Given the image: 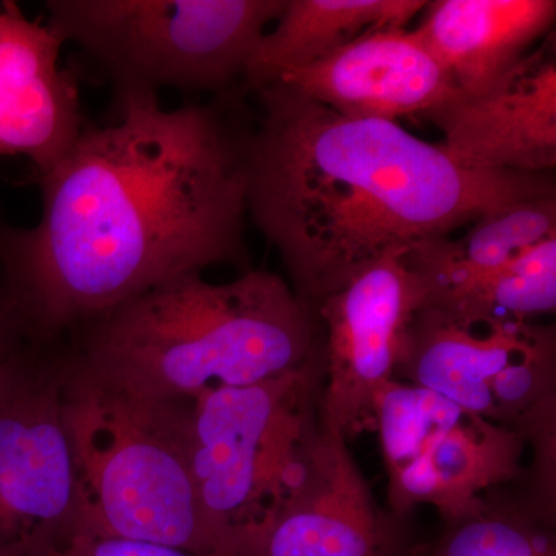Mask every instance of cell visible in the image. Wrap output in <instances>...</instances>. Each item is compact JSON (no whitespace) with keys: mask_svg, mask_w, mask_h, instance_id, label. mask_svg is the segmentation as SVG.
I'll return each mask as SVG.
<instances>
[{"mask_svg":"<svg viewBox=\"0 0 556 556\" xmlns=\"http://www.w3.org/2000/svg\"><path fill=\"white\" fill-rule=\"evenodd\" d=\"M115 124L84 129L35 177L31 228L0 219V318L49 340L175 278L244 257L249 130L223 105L118 98Z\"/></svg>","mask_w":556,"mask_h":556,"instance_id":"1","label":"cell"},{"mask_svg":"<svg viewBox=\"0 0 556 556\" xmlns=\"http://www.w3.org/2000/svg\"><path fill=\"white\" fill-rule=\"evenodd\" d=\"M255 93L248 214L313 309L376 260L556 193L551 174L471 169L396 121L339 115L283 83Z\"/></svg>","mask_w":556,"mask_h":556,"instance_id":"2","label":"cell"},{"mask_svg":"<svg viewBox=\"0 0 556 556\" xmlns=\"http://www.w3.org/2000/svg\"><path fill=\"white\" fill-rule=\"evenodd\" d=\"M76 367L144 396L189 401L303 367L321 343L316 311L283 278H175L83 325Z\"/></svg>","mask_w":556,"mask_h":556,"instance_id":"3","label":"cell"},{"mask_svg":"<svg viewBox=\"0 0 556 556\" xmlns=\"http://www.w3.org/2000/svg\"><path fill=\"white\" fill-rule=\"evenodd\" d=\"M62 408L78 481L70 526L197 554L247 555L201 510L190 470L192 402L144 396L73 367Z\"/></svg>","mask_w":556,"mask_h":556,"instance_id":"4","label":"cell"},{"mask_svg":"<svg viewBox=\"0 0 556 556\" xmlns=\"http://www.w3.org/2000/svg\"><path fill=\"white\" fill-rule=\"evenodd\" d=\"M321 348L303 367L193 399L190 470L204 518L229 547L260 541L302 470L320 417Z\"/></svg>","mask_w":556,"mask_h":556,"instance_id":"5","label":"cell"},{"mask_svg":"<svg viewBox=\"0 0 556 556\" xmlns=\"http://www.w3.org/2000/svg\"><path fill=\"white\" fill-rule=\"evenodd\" d=\"M287 0H50L51 31L76 43L116 97L161 89L222 91L249 60Z\"/></svg>","mask_w":556,"mask_h":556,"instance_id":"6","label":"cell"},{"mask_svg":"<svg viewBox=\"0 0 556 556\" xmlns=\"http://www.w3.org/2000/svg\"><path fill=\"white\" fill-rule=\"evenodd\" d=\"M62 383L25 345L0 375V556L42 555L78 511Z\"/></svg>","mask_w":556,"mask_h":556,"instance_id":"7","label":"cell"},{"mask_svg":"<svg viewBox=\"0 0 556 556\" xmlns=\"http://www.w3.org/2000/svg\"><path fill=\"white\" fill-rule=\"evenodd\" d=\"M405 254L369 263L314 309L325 329L320 415L346 441L375 426L376 397L394 379L405 332L424 303Z\"/></svg>","mask_w":556,"mask_h":556,"instance_id":"8","label":"cell"},{"mask_svg":"<svg viewBox=\"0 0 556 556\" xmlns=\"http://www.w3.org/2000/svg\"><path fill=\"white\" fill-rule=\"evenodd\" d=\"M404 518L375 503L346 439L320 415L260 556H407Z\"/></svg>","mask_w":556,"mask_h":556,"instance_id":"9","label":"cell"},{"mask_svg":"<svg viewBox=\"0 0 556 556\" xmlns=\"http://www.w3.org/2000/svg\"><path fill=\"white\" fill-rule=\"evenodd\" d=\"M422 118L442 131V146L464 166L551 174L556 167L554 46L530 53L492 89L457 91Z\"/></svg>","mask_w":556,"mask_h":556,"instance_id":"10","label":"cell"},{"mask_svg":"<svg viewBox=\"0 0 556 556\" xmlns=\"http://www.w3.org/2000/svg\"><path fill=\"white\" fill-rule=\"evenodd\" d=\"M274 83L339 115L396 123L402 116H424L459 91L416 31L405 28L368 33Z\"/></svg>","mask_w":556,"mask_h":556,"instance_id":"11","label":"cell"},{"mask_svg":"<svg viewBox=\"0 0 556 556\" xmlns=\"http://www.w3.org/2000/svg\"><path fill=\"white\" fill-rule=\"evenodd\" d=\"M64 43L21 7H0V155L30 160L35 177L53 169L83 135L76 80L61 67Z\"/></svg>","mask_w":556,"mask_h":556,"instance_id":"12","label":"cell"},{"mask_svg":"<svg viewBox=\"0 0 556 556\" xmlns=\"http://www.w3.org/2000/svg\"><path fill=\"white\" fill-rule=\"evenodd\" d=\"M416 35L456 89H492L555 24V0H434Z\"/></svg>","mask_w":556,"mask_h":556,"instance_id":"13","label":"cell"},{"mask_svg":"<svg viewBox=\"0 0 556 556\" xmlns=\"http://www.w3.org/2000/svg\"><path fill=\"white\" fill-rule=\"evenodd\" d=\"M526 438L515 428L466 413L427 456L399 471L390 497L399 511L437 507L445 525L484 510L482 493L517 477Z\"/></svg>","mask_w":556,"mask_h":556,"instance_id":"14","label":"cell"},{"mask_svg":"<svg viewBox=\"0 0 556 556\" xmlns=\"http://www.w3.org/2000/svg\"><path fill=\"white\" fill-rule=\"evenodd\" d=\"M532 331L527 321H508L477 334L422 306L405 332L394 378L404 376L408 383L493 420V380L521 354Z\"/></svg>","mask_w":556,"mask_h":556,"instance_id":"15","label":"cell"},{"mask_svg":"<svg viewBox=\"0 0 556 556\" xmlns=\"http://www.w3.org/2000/svg\"><path fill=\"white\" fill-rule=\"evenodd\" d=\"M426 0H287L276 27L260 39L244 79L252 90L380 30H402Z\"/></svg>","mask_w":556,"mask_h":556,"instance_id":"16","label":"cell"},{"mask_svg":"<svg viewBox=\"0 0 556 556\" xmlns=\"http://www.w3.org/2000/svg\"><path fill=\"white\" fill-rule=\"evenodd\" d=\"M551 237H556V193L486 212L463 239L422 241L405 260L427 303L496 273Z\"/></svg>","mask_w":556,"mask_h":556,"instance_id":"17","label":"cell"},{"mask_svg":"<svg viewBox=\"0 0 556 556\" xmlns=\"http://www.w3.org/2000/svg\"><path fill=\"white\" fill-rule=\"evenodd\" d=\"M459 327L527 321L556 308V237L507 266L424 303Z\"/></svg>","mask_w":556,"mask_h":556,"instance_id":"18","label":"cell"},{"mask_svg":"<svg viewBox=\"0 0 556 556\" xmlns=\"http://www.w3.org/2000/svg\"><path fill=\"white\" fill-rule=\"evenodd\" d=\"M466 413L434 391L390 380L372 408L388 477L427 456Z\"/></svg>","mask_w":556,"mask_h":556,"instance_id":"19","label":"cell"},{"mask_svg":"<svg viewBox=\"0 0 556 556\" xmlns=\"http://www.w3.org/2000/svg\"><path fill=\"white\" fill-rule=\"evenodd\" d=\"M548 526L532 508L486 501L479 514L445 525L422 556H556Z\"/></svg>","mask_w":556,"mask_h":556,"instance_id":"20","label":"cell"},{"mask_svg":"<svg viewBox=\"0 0 556 556\" xmlns=\"http://www.w3.org/2000/svg\"><path fill=\"white\" fill-rule=\"evenodd\" d=\"M493 420L515 428L530 413L555 401V332L533 328L525 350L492 383Z\"/></svg>","mask_w":556,"mask_h":556,"instance_id":"21","label":"cell"},{"mask_svg":"<svg viewBox=\"0 0 556 556\" xmlns=\"http://www.w3.org/2000/svg\"><path fill=\"white\" fill-rule=\"evenodd\" d=\"M40 556H249L237 554H197L185 548L91 532L70 526Z\"/></svg>","mask_w":556,"mask_h":556,"instance_id":"22","label":"cell"},{"mask_svg":"<svg viewBox=\"0 0 556 556\" xmlns=\"http://www.w3.org/2000/svg\"><path fill=\"white\" fill-rule=\"evenodd\" d=\"M21 345V339L13 334L5 321L0 320V375Z\"/></svg>","mask_w":556,"mask_h":556,"instance_id":"23","label":"cell"}]
</instances>
